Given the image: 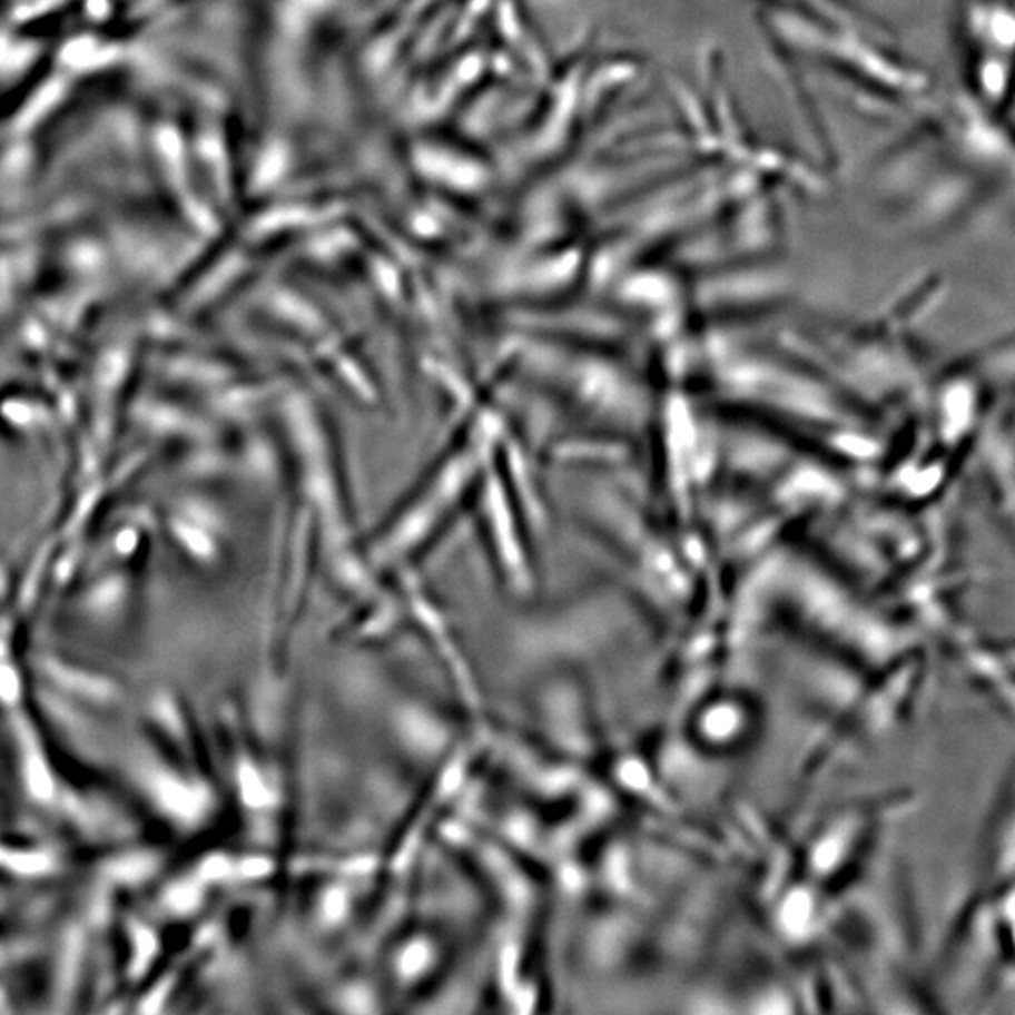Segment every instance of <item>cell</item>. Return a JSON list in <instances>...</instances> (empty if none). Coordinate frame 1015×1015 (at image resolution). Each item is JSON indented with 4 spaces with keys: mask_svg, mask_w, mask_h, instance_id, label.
Returning a JSON list of instances; mask_svg holds the SVG:
<instances>
[{
    "mask_svg": "<svg viewBox=\"0 0 1015 1015\" xmlns=\"http://www.w3.org/2000/svg\"><path fill=\"white\" fill-rule=\"evenodd\" d=\"M19 694V681L12 668H0V698L13 701Z\"/></svg>",
    "mask_w": 1015,
    "mask_h": 1015,
    "instance_id": "obj_3",
    "label": "cell"
},
{
    "mask_svg": "<svg viewBox=\"0 0 1015 1015\" xmlns=\"http://www.w3.org/2000/svg\"><path fill=\"white\" fill-rule=\"evenodd\" d=\"M984 867L989 888L1015 880V769L989 828Z\"/></svg>",
    "mask_w": 1015,
    "mask_h": 1015,
    "instance_id": "obj_1",
    "label": "cell"
},
{
    "mask_svg": "<svg viewBox=\"0 0 1015 1015\" xmlns=\"http://www.w3.org/2000/svg\"><path fill=\"white\" fill-rule=\"evenodd\" d=\"M29 782H31L32 792L37 794L38 798H49L51 796L53 782L49 779L48 771H46L40 761H32L31 766H29Z\"/></svg>",
    "mask_w": 1015,
    "mask_h": 1015,
    "instance_id": "obj_2",
    "label": "cell"
}]
</instances>
